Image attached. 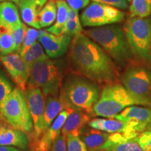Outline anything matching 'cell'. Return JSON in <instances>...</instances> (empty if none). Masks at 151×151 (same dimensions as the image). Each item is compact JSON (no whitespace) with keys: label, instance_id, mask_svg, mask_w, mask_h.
<instances>
[{"label":"cell","instance_id":"cell-9","mask_svg":"<svg viewBox=\"0 0 151 151\" xmlns=\"http://www.w3.org/2000/svg\"><path fill=\"white\" fill-rule=\"evenodd\" d=\"M124 16L118 8L93 1L84 9L80 18L84 27H97L121 22Z\"/></svg>","mask_w":151,"mask_h":151},{"label":"cell","instance_id":"cell-40","mask_svg":"<svg viewBox=\"0 0 151 151\" xmlns=\"http://www.w3.org/2000/svg\"><path fill=\"white\" fill-rule=\"evenodd\" d=\"M2 123H3V122H1V121H0V125H1V124H2Z\"/></svg>","mask_w":151,"mask_h":151},{"label":"cell","instance_id":"cell-21","mask_svg":"<svg viewBox=\"0 0 151 151\" xmlns=\"http://www.w3.org/2000/svg\"><path fill=\"white\" fill-rule=\"evenodd\" d=\"M57 16L54 24L48 28L47 31L56 35L65 34L66 23L68 18L69 6L65 0H57Z\"/></svg>","mask_w":151,"mask_h":151},{"label":"cell","instance_id":"cell-18","mask_svg":"<svg viewBox=\"0 0 151 151\" xmlns=\"http://www.w3.org/2000/svg\"><path fill=\"white\" fill-rule=\"evenodd\" d=\"M90 114L79 109L72 108L62 127L61 134L67 137L69 134L79 136V132L90 121Z\"/></svg>","mask_w":151,"mask_h":151},{"label":"cell","instance_id":"cell-28","mask_svg":"<svg viewBox=\"0 0 151 151\" xmlns=\"http://www.w3.org/2000/svg\"><path fill=\"white\" fill-rule=\"evenodd\" d=\"M13 86L3 71L0 70V111L1 107L13 91Z\"/></svg>","mask_w":151,"mask_h":151},{"label":"cell","instance_id":"cell-1","mask_svg":"<svg viewBox=\"0 0 151 151\" xmlns=\"http://www.w3.org/2000/svg\"><path fill=\"white\" fill-rule=\"evenodd\" d=\"M68 58L73 72L94 83L107 85L117 79L118 71L112 58L85 34L72 38Z\"/></svg>","mask_w":151,"mask_h":151},{"label":"cell","instance_id":"cell-33","mask_svg":"<svg viewBox=\"0 0 151 151\" xmlns=\"http://www.w3.org/2000/svg\"><path fill=\"white\" fill-rule=\"evenodd\" d=\"M137 141L143 150L151 149V132L144 131L137 137Z\"/></svg>","mask_w":151,"mask_h":151},{"label":"cell","instance_id":"cell-34","mask_svg":"<svg viewBox=\"0 0 151 151\" xmlns=\"http://www.w3.org/2000/svg\"><path fill=\"white\" fill-rule=\"evenodd\" d=\"M94 2L104 4L119 9H126L128 7L127 0H92Z\"/></svg>","mask_w":151,"mask_h":151},{"label":"cell","instance_id":"cell-42","mask_svg":"<svg viewBox=\"0 0 151 151\" xmlns=\"http://www.w3.org/2000/svg\"><path fill=\"white\" fill-rule=\"evenodd\" d=\"M22 1V0H19V1Z\"/></svg>","mask_w":151,"mask_h":151},{"label":"cell","instance_id":"cell-16","mask_svg":"<svg viewBox=\"0 0 151 151\" xmlns=\"http://www.w3.org/2000/svg\"><path fill=\"white\" fill-rule=\"evenodd\" d=\"M110 133L85 126L79 132L88 151H101L109 140Z\"/></svg>","mask_w":151,"mask_h":151},{"label":"cell","instance_id":"cell-22","mask_svg":"<svg viewBox=\"0 0 151 151\" xmlns=\"http://www.w3.org/2000/svg\"><path fill=\"white\" fill-rule=\"evenodd\" d=\"M16 52V45L11 29L0 24V55H7Z\"/></svg>","mask_w":151,"mask_h":151},{"label":"cell","instance_id":"cell-17","mask_svg":"<svg viewBox=\"0 0 151 151\" xmlns=\"http://www.w3.org/2000/svg\"><path fill=\"white\" fill-rule=\"evenodd\" d=\"M71 107L62 92L56 95L48 96L46 101L44 116V132L50 127L55 119L64 109Z\"/></svg>","mask_w":151,"mask_h":151},{"label":"cell","instance_id":"cell-13","mask_svg":"<svg viewBox=\"0 0 151 151\" xmlns=\"http://www.w3.org/2000/svg\"><path fill=\"white\" fill-rule=\"evenodd\" d=\"M113 118L126 122L139 133L151 127V110L139 106H128Z\"/></svg>","mask_w":151,"mask_h":151},{"label":"cell","instance_id":"cell-2","mask_svg":"<svg viewBox=\"0 0 151 151\" xmlns=\"http://www.w3.org/2000/svg\"><path fill=\"white\" fill-rule=\"evenodd\" d=\"M84 34L97 43L116 63L124 66L132 58V52L122 28L105 25L86 29Z\"/></svg>","mask_w":151,"mask_h":151},{"label":"cell","instance_id":"cell-10","mask_svg":"<svg viewBox=\"0 0 151 151\" xmlns=\"http://www.w3.org/2000/svg\"><path fill=\"white\" fill-rule=\"evenodd\" d=\"M34 124V133L30 143L37 141L44 132V116L46 111L45 95L38 88L27 87L22 91Z\"/></svg>","mask_w":151,"mask_h":151},{"label":"cell","instance_id":"cell-37","mask_svg":"<svg viewBox=\"0 0 151 151\" xmlns=\"http://www.w3.org/2000/svg\"><path fill=\"white\" fill-rule=\"evenodd\" d=\"M13 1V2L16 3L17 5H18V3H19V0H0V1Z\"/></svg>","mask_w":151,"mask_h":151},{"label":"cell","instance_id":"cell-11","mask_svg":"<svg viewBox=\"0 0 151 151\" xmlns=\"http://www.w3.org/2000/svg\"><path fill=\"white\" fill-rule=\"evenodd\" d=\"M0 62L19 89L24 91L27 88L31 66L16 52L0 55Z\"/></svg>","mask_w":151,"mask_h":151},{"label":"cell","instance_id":"cell-3","mask_svg":"<svg viewBox=\"0 0 151 151\" xmlns=\"http://www.w3.org/2000/svg\"><path fill=\"white\" fill-rule=\"evenodd\" d=\"M148 105L146 101L135 97L121 84L112 83L106 85L100 97L93 107L95 116L113 118L128 106Z\"/></svg>","mask_w":151,"mask_h":151},{"label":"cell","instance_id":"cell-24","mask_svg":"<svg viewBox=\"0 0 151 151\" xmlns=\"http://www.w3.org/2000/svg\"><path fill=\"white\" fill-rule=\"evenodd\" d=\"M57 16V5L53 0H50L41 9L39 14L41 28L48 27L54 24Z\"/></svg>","mask_w":151,"mask_h":151},{"label":"cell","instance_id":"cell-29","mask_svg":"<svg viewBox=\"0 0 151 151\" xmlns=\"http://www.w3.org/2000/svg\"><path fill=\"white\" fill-rule=\"evenodd\" d=\"M37 39H39V32L37 29L32 27H27L21 50L19 54L22 57L28 51V50L37 42Z\"/></svg>","mask_w":151,"mask_h":151},{"label":"cell","instance_id":"cell-35","mask_svg":"<svg viewBox=\"0 0 151 151\" xmlns=\"http://www.w3.org/2000/svg\"><path fill=\"white\" fill-rule=\"evenodd\" d=\"M90 1V0H66L69 7L76 11L86 8L89 4Z\"/></svg>","mask_w":151,"mask_h":151},{"label":"cell","instance_id":"cell-12","mask_svg":"<svg viewBox=\"0 0 151 151\" xmlns=\"http://www.w3.org/2000/svg\"><path fill=\"white\" fill-rule=\"evenodd\" d=\"M39 41L49 58H58L65 55L70 46L72 38L66 34L56 35L47 29H39Z\"/></svg>","mask_w":151,"mask_h":151},{"label":"cell","instance_id":"cell-32","mask_svg":"<svg viewBox=\"0 0 151 151\" xmlns=\"http://www.w3.org/2000/svg\"><path fill=\"white\" fill-rule=\"evenodd\" d=\"M50 151H67V138L65 136L60 134L52 143Z\"/></svg>","mask_w":151,"mask_h":151},{"label":"cell","instance_id":"cell-26","mask_svg":"<svg viewBox=\"0 0 151 151\" xmlns=\"http://www.w3.org/2000/svg\"><path fill=\"white\" fill-rule=\"evenodd\" d=\"M151 15V0H132L129 17L147 18Z\"/></svg>","mask_w":151,"mask_h":151},{"label":"cell","instance_id":"cell-41","mask_svg":"<svg viewBox=\"0 0 151 151\" xmlns=\"http://www.w3.org/2000/svg\"><path fill=\"white\" fill-rule=\"evenodd\" d=\"M127 1H131L132 0H127Z\"/></svg>","mask_w":151,"mask_h":151},{"label":"cell","instance_id":"cell-27","mask_svg":"<svg viewBox=\"0 0 151 151\" xmlns=\"http://www.w3.org/2000/svg\"><path fill=\"white\" fill-rule=\"evenodd\" d=\"M23 59L31 66L35 62L41 60L48 59L49 57L45 52L40 42H36L28 51L22 56Z\"/></svg>","mask_w":151,"mask_h":151},{"label":"cell","instance_id":"cell-36","mask_svg":"<svg viewBox=\"0 0 151 151\" xmlns=\"http://www.w3.org/2000/svg\"><path fill=\"white\" fill-rule=\"evenodd\" d=\"M0 151H28L20 149L14 146H0Z\"/></svg>","mask_w":151,"mask_h":151},{"label":"cell","instance_id":"cell-20","mask_svg":"<svg viewBox=\"0 0 151 151\" xmlns=\"http://www.w3.org/2000/svg\"><path fill=\"white\" fill-rule=\"evenodd\" d=\"M88 125L94 129L110 134L116 132L123 133L129 128V125L126 122L113 118L92 119L88 122Z\"/></svg>","mask_w":151,"mask_h":151},{"label":"cell","instance_id":"cell-23","mask_svg":"<svg viewBox=\"0 0 151 151\" xmlns=\"http://www.w3.org/2000/svg\"><path fill=\"white\" fill-rule=\"evenodd\" d=\"M101 151H144L137 141V137L133 139L111 143L107 141Z\"/></svg>","mask_w":151,"mask_h":151},{"label":"cell","instance_id":"cell-7","mask_svg":"<svg viewBox=\"0 0 151 151\" xmlns=\"http://www.w3.org/2000/svg\"><path fill=\"white\" fill-rule=\"evenodd\" d=\"M0 114L9 125L32 136V118L23 92L18 88L13 90L1 107Z\"/></svg>","mask_w":151,"mask_h":151},{"label":"cell","instance_id":"cell-6","mask_svg":"<svg viewBox=\"0 0 151 151\" xmlns=\"http://www.w3.org/2000/svg\"><path fill=\"white\" fill-rule=\"evenodd\" d=\"M62 86L61 69L55 62L50 60V58L39 60L31 65L27 88H39L45 97H48L58 94Z\"/></svg>","mask_w":151,"mask_h":151},{"label":"cell","instance_id":"cell-30","mask_svg":"<svg viewBox=\"0 0 151 151\" xmlns=\"http://www.w3.org/2000/svg\"><path fill=\"white\" fill-rule=\"evenodd\" d=\"M67 151H88L83 141L79 136L69 134L67 135Z\"/></svg>","mask_w":151,"mask_h":151},{"label":"cell","instance_id":"cell-25","mask_svg":"<svg viewBox=\"0 0 151 151\" xmlns=\"http://www.w3.org/2000/svg\"><path fill=\"white\" fill-rule=\"evenodd\" d=\"M83 33L81 18L79 17L78 11L69 8L68 18L66 23L65 34L71 38Z\"/></svg>","mask_w":151,"mask_h":151},{"label":"cell","instance_id":"cell-31","mask_svg":"<svg viewBox=\"0 0 151 151\" xmlns=\"http://www.w3.org/2000/svg\"><path fill=\"white\" fill-rule=\"evenodd\" d=\"M27 28L25 24L23 23L20 26L11 29L15 45H16V52H18V53H20V50H21Z\"/></svg>","mask_w":151,"mask_h":151},{"label":"cell","instance_id":"cell-15","mask_svg":"<svg viewBox=\"0 0 151 151\" xmlns=\"http://www.w3.org/2000/svg\"><path fill=\"white\" fill-rule=\"evenodd\" d=\"M31 138L27 133L3 123L0 125V146H10L27 149Z\"/></svg>","mask_w":151,"mask_h":151},{"label":"cell","instance_id":"cell-19","mask_svg":"<svg viewBox=\"0 0 151 151\" xmlns=\"http://www.w3.org/2000/svg\"><path fill=\"white\" fill-rule=\"evenodd\" d=\"M22 24L16 3L11 1H0V24L13 29Z\"/></svg>","mask_w":151,"mask_h":151},{"label":"cell","instance_id":"cell-39","mask_svg":"<svg viewBox=\"0 0 151 151\" xmlns=\"http://www.w3.org/2000/svg\"><path fill=\"white\" fill-rule=\"evenodd\" d=\"M146 151H151V149H148V150H147Z\"/></svg>","mask_w":151,"mask_h":151},{"label":"cell","instance_id":"cell-4","mask_svg":"<svg viewBox=\"0 0 151 151\" xmlns=\"http://www.w3.org/2000/svg\"><path fill=\"white\" fill-rule=\"evenodd\" d=\"M61 92L72 108L92 114L93 107L100 97L99 89L93 81L73 76L68 78Z\"/></svg>","mask_w":151,"mask_h":151},{"label":"cell","instance_id":"cell-38","mask_svg":"<svg viewBox=\"0 0 151 151\" xmlns=\"http://www.w3.org/2000/svg\"><path fill=\"white\" fill-rule=\"evenodd\" d=\"M32 151H41V150H32Z\"/></svg>","mask_w":151,"mask_h":151},{"label":"cell","instance_id":"cell-14","mask_svg":"<svg viewBox=\"0 0 151 151\" xmlns=\"http://www.w3.org/2000/svg\"><path fill=\"white\" fill-rule=\"evenodd\" d=\"M48 0H22L18 3L20 16L24 24L37 29H41L39 14Z\"/></svg>","mask_w":151,"mask_h":151},{"label":"cell","instance_id":"cell-5","mask_svg":"<svg viewBox=\"0 0 151 151\" xmlns=\"http://www.w3.org/2000/svg\"><path fill=\"white\" fill-rule=\"evenodd\" d=\"M123 30L132 53L142 61L151 62V19L129 17Z\"/></svg>","mask_w":151,"mask_h":151},{"label":"cell","instance_id":"cell-8","mask_svg":"<svg viewBox=\"0 0 151 151\" xmlns=\"http://www.w3.org/2000/svg\"><path fill=\"white\" fill-rule=\"evenodd\" d=\"M123 86L137 98L151 104V71L146 67L134 66L126 69L120 76Z\"/></svg>","mask_w":151,"mask_h":151}]
</instances>
